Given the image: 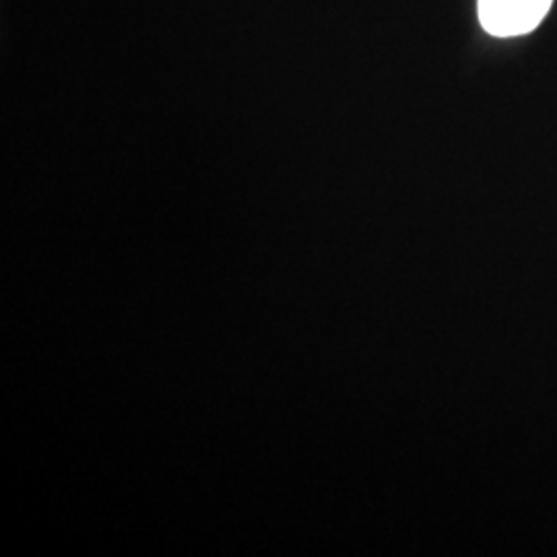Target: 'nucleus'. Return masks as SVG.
I'll return each instance as SVG.
<instances>
[{"label":"nucleus","instance_id":"obj_1","mask_svg":"<svg viewBox=\"0 0 557 557\" xmlns=\"http://www.w3.org/2000/svg\"><path fill=\"white\" fill-rule=\"evenodd\" d=\"M554 0H479L483 29L498 38L529 34L537 27Z\"/></svg>","mask_w":557,"mask_h":557}]
</instances>
